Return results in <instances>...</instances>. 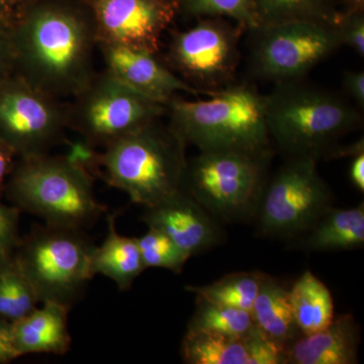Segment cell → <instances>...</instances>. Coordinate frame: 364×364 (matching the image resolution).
<instances>
[{
	"label": "cell",
	"instance_id": "cell-1",
	"mask_svg": "<svg viewBox=\"0 0 364 364\" xmlns=\"http://www.w3.org/2000/svg\"><path fill=\"white\" fill-rule=\"evenodd\" d=\"M11 36L16 73L53 97H74L95 76L97 40L79 0H36L18 7Z\"/></svg>",
	"mask_w": 364,
	"mask_h": 364
},
{
	"label": "cell",
	"instance_id": "cell-2",
	"mask_svg": "<svg viewBox=\"0 0 364 364\" xmlns=\"http://www.w3.org/2000/svg\"><path fill=\"white\" fill-rule=\"evenodd\" d=\"M264 97L270 139L289 158L340 156L337 142L363 124L358 107L303 79L277 83Z\"/></svg>",
	"mask_w": 364,
	"mask_h": 364
},
{
	"label": "cell",
	"instance_id": "cell-3",
	"mask_svg": "<svg viewBox=\"0 0 364 364\" xmlns=\"http://www.w3.org/2000/svg\"><path fill=\"white\" fill-rule=\"evenodd\" d=\"M208 100L173 97L167 102L168 126L183 143L203 152L236 151L272 156L265 97L248 85L215 90Z\"/></svg>",
	"mask_w": 364,
	"mask_h": 364
},
{
	"label": "cell",
	"instance_id": "cell-4",
	"mask_svg": "<svg viewBox=\"0 0 364 364\" xmlns=\"http://www.w3.org/2000/svg\"><path fill=\"white\" fill-rule=\"evenodd\" d=\"M4 196L49 226L85 230L107 212L95 198L93 177L68 158L49 153L18 158Z\"/></svg>",
	"mask_w": 364,
	"mask_h": 364
},
{
	"label": "cell",
	"instance_id": "cell-5",
	"mask_svg": "<svg viewBox=\"0 0 364 364\" xmlns=\"http://www.w3.org/2000/svg\"><path fill=\"white\" fill-rule=\"evenodd\" d=\"M186 144L159 119L117 139L100 153V177L132 202L152 207L182 189Z\"/></svg>",
	"mask_w": 364,
	"mask_h": 364
},
{
	"label": "cell",
	"instance_id": "cell-6",
	"mask_svg": "<svg viewBox=\"0 0 364 364\" xmlns=\"http://www.w3.org/2000/svg\"><path fill=\"white\" fill-rule=\"evenodd\" d=\"M95 245L83 230L35 226L21 239L14 259L31 282L40 303L54 301L70 309L93 279Z\"/></svg>",
	"mask_w": 364,
	"mask_h": 364
},
{
	"label": "cell",
	"instance_id": "cell-7",
	"mask_svg": "<svg viewBox=\"0 0 364 364\" xmlns=\"http://www.w3.org/2000/svg\"><path fill=\"white\" fill-rule=\"evenodd\" d=\"M270 158L236 151H200L188 161L182 191L214 217L240 219L259 205Z\"/></svg>",
	"mask_w": 364,
	"mask_h": 364
},
{
	"label": "cell",
	"instance_id": "cell-8",
	"mask_svg": "<svg viewBox=\"0 0 364 364\" xmlns=\"http://www.w3.org/2000/svg\"><path fill=\"white\" fill-rule=\"evenodd\" d=\"M69 107V127L86 143L105 146L166 114V105L105 71L95 74Z\"/></svg>",
	"mask_w": 364,
	"mask_h": 364
},
{
	"label": "cell",
	"instance_id": "cell-9",
	"mask_svg": "<svg viewBox=\"0 0 364 364\" xmlns=\"http://www.w3.org/2000/svg\"><path fill=\"white\" fill-rule=\"evenodd\" d=\"M252 33L251 70L261 79L286 82L305 77L342 47L337 25L296 21L258 26Z\"/></svg>",
	"mask_w": 364,
	"mask_h": 364
},
{
	"label": "cell",
	"instance_id": "cell-10",
	"mask_svg": "<svg viewBox=\"0 0 364 364\" xmlns=\"http://www.w3.org/2000/svg\"><path fill=\"white\" fill-rule=\"evenodd\" d=\"M14 73L0 83V139L18 158L49 153L69 127V107Z\"/></svg>",
	"mask_w": 364,
	"mask_h": 364
},
{
	"label": "cell",
	"instance_id": "cell-11",
	"mask_svg": "<svg viewBox=\"0 0 364 364\" xmlns=\"http://www.w3.org/2000/svg\"><path fill=\"white\" fill-rule=\"evenodd\" d=\"M243 31L226 18H198L195 26L172 36L168 66L189 85L210 95L233 82Z\"/></svg>",
	"mask_w": 364,
	"mask_h": 364
},
{
	"label": "cell",
	"instance_id": "cell-12",
	"mask_svg": "<svg viewBox=\"0 0 364 364\" xmlns=\"http://www.w3.org/2000/svg\"><path fill=\"white\" fill-rule=\"evenodd\" d=\"M331 193L318 174L317 161L291 158L260 198L259 227L268 236L308 231L330 208Z\"/></svg>",
	"mask_w": 364,
	"mask_h": 364
},
{
	"label": "cell",
	"instance_id": "cell-13",
	"mask_svg": "<svg viewBox=\"0 0 364 364\" xmlns=\"http://www.w3.org/2000/svg\"><path fill=\"white\" fill-rule=\"evenodd\" d=\"M92 21L98 45L158 53L165 31L179 14L176 0H79Z\"/></svg>",
	"mask_w": 364,
	"mask_h": 364
},
{
	"label": "cell",
	"instance_id": "cell-14",
	"mask_svg": "<svg viewBox=\"0 0 364 364\" xmlns=\"http://www.w3.org/2000/svg\"><path fill=\"white\" fill-rule=\"evenodd\" d=\"M105 71L124 85L166 105L177 92L208 95L183 80L156 56L157 53L124 46L98 45Z\"/></svg>",
	"mask_w": 364,
	"mask_h": 364
},
{
	"label": "cell",
	"instance_id": "cell-15",
	"mask_svg": "<svg viewBox=\"0 0 364 364\" xmlns=\"http://www.w3.org/2000/svg\"><path fill=\"white\" fill-rule=\"evenodd\" d=\"M143 222L159 230L191 257L217 245L222 231L210 214L184 191L152 207L145 208Z\"/></svg>",
	"mask_w": 364,
	"mask_h": 364
},
{
	"label": "cell",
	"instance_id": "cell-16",
	"mask_svg": "<svg viewBox=\"0 0 364 364\" xmlns=\"http://www.w3.org/2000/svg\"><path fill=\"white\" fill-rule=\"evenodd\" d=\"M359 331L350 315L333 318L312 334H301L287 348V363L354 364L358 363Z\"/></svg>",
	"mask_w": 364,
	"mask_h": 364
},
{
	"label": "cell",
	"instance_id": "cell-17",
	"mask_svg": "<svg viewBox=\"0 0 364 364\" xmlns=\"http://www.w3.org/2000/svg\"><path fill=\"white\" fill-rule=\"evenodd\" d=\"M25 317L11 323L16 350L26 354L50 353L63 355L70 350L71 336L68 327L70 309L45 301Z\"/></svg>",
	"mask_w": 364,
	"mask_h": 364
},
{
	"label": "cell",
	"instance_id": "cell-18",
	"mask_svg": "<svg viewBox=\"0 0 364 364\" xmlns=\"http://www.w3.org/2000/svg\"><path fill=\"white\" fill-rule=\"evenodd\" d=\"M117 214L107 218V234L102 245L95 246L91 257L93 277L112 279L121 291L131 289L136 277L147 269L136 238L123 236L117 230Z\"/></svg>",
	"mask_w": 364,
	"mask_h": 364
},
{
	"label": "cell",
	"instance_id": "cell-19",
	"mask_svg": "<svg viewBox=\"0 0 364 364\" xmlns=\"http://www.w3.org/2000/svg\"><path fill=\"white\" fill-rule=\"evenodd\" d=\"M250 314L261 332L286 348L301 333L294 321L289 291L267 274L263 275Z\"/></svg>",
	"mask_w": 364,
	"mask_h": 364
},
{
	"label": "cell",
	"instance_id": "cell-20",
	"mask_svg": "<svg viewBox=\"0 0 364 364\" xmlns=\"http://www.w3.org/2000/svg\"><path fill=\"white\" fill-rule=\"evenodd\" d=\"M308 231L304 246L309 250L361 248L364 243L363 203L349 210L330 208Z\"/></svg>",
	"mask_w": 364,
	"mask_h": 364
},
{
	"label": "cell",
	"instance_id": "cell-21",
	"mask_svg": "<svg viewBox=\"0 0 364 364\" xmlns=\"http://www.w3.org/2000/svg\"><path fill=\"white\" fill-rule=\"evenodd\" d=\"M289 294L301 334H312L331 324L335 317L332 294L312 272L304 273Z\"/></svg>",
	"mask_w": 364,
	"mask_h": 364
},
{
	"label": "cell",
	"instance_id": "cell-22",
	"mask_svg": "<svg viewBox=\"0 0 364 364\" xmlns=\"http://www.w3.org/2000/svg\"><path fill=\"white\" fill-rule=\"evenodd\" d=\"M258 26L309 21L337 25L342 11L334 0H252Z\"/></svg>",
	"mask_w": 364,
	"mask_h": 364
},
{
	"label": "cell",
	"instance_id": "cell-23",
	"mask_svg": "<svg viewBox=\"0 0 364 364\" xmlns=\"http://www.w3.org/2000/svg\"><path fill=\"white\" fill-rule=\"evenodd\" d=\"M181 356L189 364H246L247 352L244 338L196 330L186 331L182 339Z\"/></svg>",
	"mask_w": 364,
	"mask_h": 364
},
{
	"label": "cell",
	"instance_id": "cell-24",
	"mask_svg": "<svg viewBox=\"0 0 364 364\" xmlns=\"http://www.w3.org/2000/svg\"><path fill=\"white\" fill-rule=\"evenodd\" d=\"M262 273L237 272L228 274L208 286L186 287L196 298L208 303L231 306L251 312L254 301L259 291Z\"/></svg>",
	"mask_w": 364,
	"mask_h": 364
},
{
	"label": "cell",
	"instance_id": "cell-25",
	"mask_svg": "<svg viewBox=\"0 0 364 364\" xmlns=\"http://www.w3.org/2000/svg\"><path fill=\"white\" fill-rule=\"evenodd\" d=\"M39 303L35 289L14 257L0 264V318L16 322L35 310Z\"/></svg>",
	"mask_w": 364,
	"mask_h": 364
},
{
	"label": "cell",
	"instance_id": "cell-26",
	"mask_svg": "<svg viewBox=\"0 0 364 364\" xmlns=\"http://www.w3.org/2000/svg\"><path fill=\"white\" fill-rule=\"evenodd\" d=\"M251 314L240 309L208 303L198 298V309L189 321V330L244 338L253 329Z\"/></svg>",
	"mask_w": 364,
	"mask_h": 364
},
{
	"label": "cell",
	"instance_id": "cell-27",
	"mask_svg": "<svg viewBox=\"0 0 364 364\" xmlns=\"http://www.w3.org/2000/svg\"><path fill=\"white\" fill-rule=\"evenodd\" d=\"M179 14L193 18H231L244 31L257 28L252 0H176Z\"/></svg>",
	"mask_w": 364,
	"mask_h": 364
},
{
	"label": "cell",
	"instance_id": "cell-28",
	"mask_svg": "<svg viewBox=\"0 0 364 364\" xmlns=\"http://www.w3.org/2000/svg\"><path fill=\"white\" fill-rule=\"evenodd\" d=\"M136 240L146 268H164L178 273L191 258L169 237L153 228H148L147 233Z\"/></svg>",
	"mask_w": 364,
	"mask_h": 364
},
{
	"label": "cell",
	"instance_id": "cell-29",
	"mask_svg": "<svg viewBox=\"0 0 364 364\" xmlns=\"http://www.w3.org/2000/svg\"><path fill=\"white\" fill-rule=\"evenodd\" d=\"M247 352L246 364L287 363V348L261 332L255 325L244 337Z\"/></svg>",
	"mask_w": 364,
	"mask_h": 364
},
{
	"label": "cell",
	"instance_id": "cell-30",
	"mask_svg": "<svg viewBox=\"0 0 364 364\" xmlns=\"http://www.w3.org/2000/svg\"><path fill=\"white\" fill-rule=\"evenodd\" d=\"M21 210L0 200V264L11 259L21 242Z\"/></svg>",
	"mask_w": 364,
	"mask_h": 364
},
{
	"label": "cell",
	"instance_id": "cell-31",
	"mask_svg": "<svg viewBox=\"0 0 364 364\" xmlns=\"http://www.w3.org/2000/svg\"><path fill=\"white\" fill-rule=\"evenodd\" d=\"M342 46H348L358 56H364V11H342L338 23Z\"/></svg>",
	"mask_w": 364,
	"mask_h": 364
},
{
	"label": "cell",
	"instance_id": "cell-32",
	"mask_svg": "<svg viewBox=\"0 0 364 364\" xmlns=\"http://www.w3.org/2000/svg\"><path fill=\"white\" fill-rule=\"evenodd\" d=\"M16 73L11 28L0 25V83Z\"/></svg>",
	"mask_w": 364,
	"mask_h": 364
},
{
	"label": "cell",
	"instance_id": "cell-33",
	"mask_svg": "<svg viewBox=\"0 0 364 364\" xmlns=\"http://www.w3.org/2000/svg\"><path fill=\"white\" fill-rule=\"evenodd\" d=\"M345 92L355 102L359 109L364 107V72L347 70L342 79Z\"/></svg>",
	"mask_w": 364,
	"mask_h": 364
},
{
	"label": "cell",
	"instance_id": "cell-34",
	"mask_svg": "<svg viewBox=\"0 0 364 364\" xmlns=\"http://www.w3.org/2000/svg\"><path fill=\"white\" fill-rule=\"evenodd\" d=\"M21 358L13 338L11 323L0 318V364L9 363Z\"/></svg>",
	"mask_w": 364,
	"mask_h": 364
},
{
	"label": "cell",
	"instance_id": "cell-35",
	"mask_svg": "<svg viewBox=\"0 0 364 364\" xmlns=\"http://www.w3.org/2000/svg\"><path fill=\"white\" fill-rule=\"evenodd\" d=\"M16 159L18 156L14 151L0 139V200L4 196L7 179L13 171Z\"/></svg>",
	"mask_w": 364,
	"mask_h": 364
},
{
	"label": "cell",
	"instance_id": "cell-36",
	"mask_svg": "<svg viewBox=\"0 0 364 364\" xmlns=\"http://www.w3.org/2000/svg\"><path fill=\"white\" fill-rule=\"evenodd\" d=\"M349 170L352 183L363 193L364 191V151L354 155Z\"/></svg>",
	"mask_w": 364,
	"mask_h": 364
},
{
	"label": "cell",
	"instance_id": "cell-37",
	"mask_svg": "<svg viewBox=\"0 0 364 364\" xmlns=\"http://www.w3.org/2000/svg\"><path fill=\"white\" fill-rule=\"evenodd\" d=\"M18 11L16 0H0V25L11 28Z\"/></svg>",
	"mask_w": 364,
	"mask_h": 364
},
{
	"label": "cell",
	"instance_id": "cell-38",
	"mask_svg": "<svg viewBox=\"0 0 364 364\" xmlns=\"http://www.w3.org/2000/svg\"><path fill=\"white\" fill-rule=\"evenodd\" d=\"M345 6L349 11H364V0H344Z\"/></svg>",
	"mask_w": 364,
	"mask_h": 364
},
{
	"label": "cell",
	"instance_id": "cell-39",
	"mask_svg": "<svg viewBox=\"0 0 364 364\" xmlns=\"http://www.w3.org/2000/svg\"><path fill=\"white\" fill-rule=\"evenodd\" d=\"M33 1H36V0H16L18 7L26 6V4H32Z\"/></svg>",
	"mask_w": 364,
	"mask_h": 364
}]
</instances>
